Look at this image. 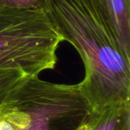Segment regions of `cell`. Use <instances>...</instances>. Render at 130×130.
Here are the masks:
<instances>
[{
    "mask_svg": "<svg viewBox=\"0 0 130 130\" xmlns=\"http://www.w3.org/2000/svg\"><path fill=\"white\" fill-rule=\"evenodd\" d=\"M49 18L78 52L85 75L79 88L94 110L130 101V58L99 0H50Z\"/></svg>",
    "mask_w": 130,
    "mask_h": 130,
    "instance_id": "1",
    "label": "cell"
},
{
    "mask_svg": "<svg viewBox=\"0 0 130 130\" xmlns=\"http://www.w3.org/2000/svg\"><path fill=\"white\" fill-rule=\"evenodd\" d=\"M57 62L56 51L14 50L0 52V69H20L30 76L53 69Z\"/></svg>",
    "mask_w": 130,
    "mask_h": 130,
    "instance_id": "4",
    "label": "cell"
},
{
    "mask_svg": "<svg viewBox=\"0 0 130 130\" xmlns=\"http://www.w3.org/2000/svg\"><path fill=\"white\" fill-rule=\"evenodd\" d=\"M94 109L78 84L63 85L28 76L0 106L11 130H77Z\"/></svg>",
    "mask_w": 130,
    "mask_h": 130,
    "instance_id": "2",
    "label": "cell"
},
{
    "mask_svg": "<svg viewBox=\"0 0 130 130\" xmlns=\"http://www.w3.org/2000/svg\"><path fill=\"white\" fill-rule=\"evenodd\" d=\"M115 30L121 47L130 58V0H99Z\"/></svg>",
    "mask_w": 130,
    "mask_h": 130,
    "instance_id": "6",
    "label": "cell"
},
{
    "mask_svg": "<svg viewBox=\"0 0 130 130\" xmlns=\"http://www.w3.org/2000/svg\"><path fill=\"white\" fill-rule=\"evenodd\" d=\"M64 38L45 11L0 8V52L56 51Z\"/></svg>",
    "mask_w": 130,
    "mask_h": 130,
    "instance_id": "3",
    "label": "cell"
},
{
    "mask_svg": "<svg viewBox=\"0 0 130 130\" xmlns=\"http://www.w3.org/2000/svg\"><path fill=\"white\" fill-rule=\"evenodd\" d=\"M88 121L86 123H85L84 124H82L81 126H79L77 130H88Z\"/></svg>",
    "mask_w": 130,
    "mask_h": 130,
    "instance_id": "9",
    "label": "cell"
},
{
    "mask_svg": "<svg viewBox=\"0 0 130 130\" xmlns=\"http://www.w3.org/2000/svg\"><path fill=\"white\" fill-rule=\"evenodd\" d=\"M50 0H0V8L46 11Z\"/></svg>",
    "mask_w": 130,
    "mask_h": 130,
    "instance_id": "8",
    "label": "cell"
},
{
    "mask_svg": "<svg viewBox=\"0 0 130 130\" xmlns=\"http://www.w3.org/2000/svg\"><path fill=\"white\" fill-rule=\"evenodd\" d=\"M28 76L20 69H0V106L8 94Z\"/></svg>",
    "mask_w": 130,
    "mask_h": 130,
    "instance_id": "7",
    "label": "cell"
},
{
    "mask_svg": "<svg viewBox=\"0 0 130 130\" xmlns=\"http://www.w3.org/2000/svg\"><path fill=\"white\" fill-rule=\"evenodd\" d=\"M88 130H130V101L94 110Z\"/></svg>",
    "mask_w": 130,
    "mask_h": 130,
    "instance_id": "5",
    "label": "cell"
}]
</instances>
